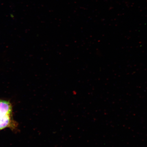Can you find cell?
<instances>
[{"label":"cell","instance_id":"6da1fadb","mask_svg":"<svg viewBox=\"0 0 147 147\" xmlns=\"http://www.w3.org/2000/svg\"><path fill=\"white\" fill-rule=\"evenodd\" d=\"M18 126V123L13 118L11 103L9 100L0 99V131L9 128L16 132Z\"/></svg>","mask_w":147,"mask_h":147}]
</instances>
